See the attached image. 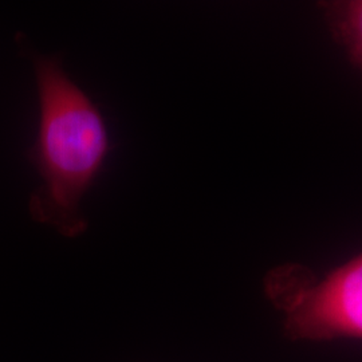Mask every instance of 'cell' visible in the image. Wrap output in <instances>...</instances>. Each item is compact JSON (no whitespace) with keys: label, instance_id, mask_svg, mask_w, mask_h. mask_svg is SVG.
Masks as SVG:
<instances>
[{"label":"cell","instance_id":"obj_1","mask_svg":"<svg viewBox=\"0 0 362 362\" xmlns=\"http://www.w3.org/2000/svg\"><path fill=\"white\" fill-rule=\"evenodd\" d=\"M39 103L37 137L27 157L40 185L28 212L65 238L89 227L82 203L112 151L106 119L90 95L66 73L62 57L28 50Z\"/></svg>","mask_w":362,"mask_h":362},{"label":"cell","instance_id":"obj_2","mask_svg":"<svg viewBox=\"0 0 362 362\" xmlns=\"http://www.w3.org/2000/svg\"><path fill=\"white\" fill-rule=\"evenodd\" d=\"M264 290L290 339L362 341V252L320 279L297 264L276 267Z\"/></svg>","mask_w":362,"mask_h":362},{"label":"cell","instance_id":"obj_3","mask_svg":"<svg viewBox=\"0 0 362 362\" xmlns=\"http://www.w3.org/2000/svg\"><path fill=\"white\" fill-rule=\"evenodd\" d=\"M321 8L334 37L362 71V0L326 1Z\"/></svg>","mask_w":362,"mask_h":362}]
</instances>
